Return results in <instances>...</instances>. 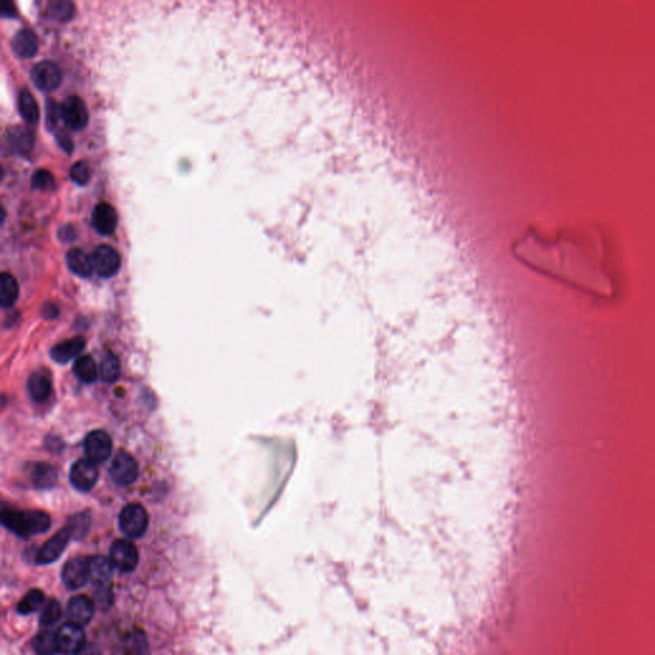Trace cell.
Instances as JSON below:
<instances>
[{
    "label": "cell",
    "mask_w": 655,
    "mask_h": 655,
    "mask_svg": "<svg viewBox=\"0 0 655 655\" xmlns=\"http://www.w3.org/2000/svg\"><path fill=\"white\" fill-rule=\"evenodd\" d=\"M92 226L99 233L108 236L116 231L118 215L116 209L108 202H99L92 210Z\"/></svg>",
    "instance_id": "cell-13"
},
{
    "label": "cell",
    "mask_w": 655,
    "mask_h": 655,
    "mask_svg": "<svg viewBox=\"0 0 655 655\" xmlns=\"http://www.w3.org/2000/svg\"><path fill=\"white\" fill-rule=\"evenodd\" d=\"M49 11L54 19L68 21L74 16V4L68 0H58L49 3Z\"/></svg>",
    "instance_id": "cell-29"
},
{
    "label": "cell",
    "mask_w": 655,
    "mask_h": 655,
    "mask_svg": "<svg viewBox=\"0 0 655 655\" xmlns=\"http://www.w3.org/2000/svg\"><path fill=\"white\" fill-rule=\"evenodd\" d=\"M69 176L74 179L76 184H86L90 178H91V171H90V166H87L86 161H82V160H79L76 161L74 166H71L69 169Z\"/></svg>",
    "instance_id": "cell-30"
},
{
    "label": "cell",
    "mask_w": 655,
    "mask_h": 655,
    "mask_svg": "<svg viewBox=\"0 0 655 655\" xmlns=\"http://www.w3.org/2000/svg\"><path fill=\"white\" fill-rule=\"evenodd\" d=\"M94 601L85 595H77L68 601L67 616L72 624L85 626L94 616Z\"/></svg>",
    "instance_id": "cell-14"
},
{
    "label": "cell",
    "mask_w": 655,
    "mask_h": 655,
    "mask_svg": "<svg viewBox=\"0 0 655 655\" xmlns=\"http://www.w3.org/2000/svg\"><path fill=\"white\" fill-rule=\"evenodd\" d=\"M149 516L141 504H129L119 514V527L131 539H139L146 533Z\"/></svg>",
    "instance_id": "cell-2"
},
{
    "label": "cell",
    "mask_w": 655,
    "mask_h": 655,
    "mask_svg": "<svg viewBox=\"0 0 655 655\" xmlns=\"http://www.w3.org/2000/svg\"><path fill=\"white\" fill-rule=\"evenodd\" d=\"M100 375L105 383H114L121 375L119 360L113 354H106L100 364Z\"/></svg>",
    "instance_id": "cell-25"
},
{
    "label": "cell",
    "mask_w": 655,
    "mask_h": 655,
    "mask_svg": "<svg viewBox=\"0 0 655 655\" xmlns=\"http://www.w3.org/2000/svg\"><path fill=\"white\" fill-rule=\"evenodd\" d=\"M12 137L14 139V141H12L13 146L21 153L29 151L32 146V135L29 129L19 127L16 132H12Z\"/></svg>",
    "instance_id": "cell-31"
},
{
    "label": "cell",
    "mask_w": 655,
    "mask_h": 655,
    "mask_svg": "<svg viewBox=\"0 0 655 655\" xmlns=\"http://www.w3.org/2000/svg\"><path fill=\"white\" fill-rule=\"evenodd\" d=\"M61 118L68 129L79 131L89 122V111L84 100L80 96L71 95L63 100L61 106Z\"/></svg>",
    "instance_id": "cell-5"
},
{
    "label": "cell",
    "mask_w": 655,
    "mask_h": 655,
    "mask_svg": "<svg viewBox=\"0 0 655 655\" xmlns=\"http://www.w3.org/2000/svg\"><path fill=\"white\" fill-rule=\"evenodd\" d=\"M34 650L37 655H54L61 651L56 634L51 631H44L34 639Z\"/></svg>",
    "instance_id": "cell-24"
},
{
    "label": "cell",
    "mask_w": 655,
    "mask_h": 655,
    "mask_svg": "<svg viewBox=\"0 0 655 655\" xmlns=\"http://www.w3.org/2000/svg\"><path fill=\"white\" fill-rule=\"evenodd\" d=\"M92 266L101 278L116 276L121 269V256L109 245H99L91 255Z\"/></svg>",
    "instance_id": "cell-7"
},
{
    "label": "cell",
    "mask_w": 655,
    "mask_h": 655,
    "mask_svg": "<svg viewBox=\"0 0 655 655\" xmlns=\"http://www.w3.org/2000/svg\"><path fill=\"white\" fill-rule=\"evenodd\" d=\"M61 579L67 588L76 590L85 586L86 582L91 579L90 559L84 557L69 559L63 567Z\"/></svg>",
    "instance_id": "cell-8"
},
{
    "label": "cell",
    "mask_w": 655,
    "mask_h": 655,
    "mask_svg": "<svg viewBox=\"0 0 655 655\" xmlns=\"http://www.w3.org/2000/svg\"><path fill=\"white\" fill-rule=\"evenodd\" d=\"M71 534L68 531L67 527L59 530L58 533L48 540L45 544L37 551L36 562L40 564H51L61 557V553L66 549L68 541L71 539Z\"/></svg>",
    "instance_id": "cell-11"
},
{
    "label": "cell",
    "mask_w": 655,
    "mask_h": 655,
    "mask_svg": "<svg viewBox=\"0 0 655 655\" xmlns=\"http://www.w3.org/2000/svg\"><path fill=\"white\" fill-rule=\"evenodd\" d=\"M32 186L37 190H50L54 186V178L46 169H39L32 177Z\"/></svg>",
    "instance_id": "cell-32"
},
{
    "label": "cell",
    "mask_w": 655,
    "mask_h": 655,
    "mask_svg": "<svg viewBox=\"0 0 655 655\" xmlns=\"http://www.w3.org/2000/svg\"><path fill=\"white\" fill-rule=\"evenodd\" d=\"M58 116H61V109L56 108L54 100H48V103H46V122L49 126L51 124V127H54Z\"/></svg>",
    "instance_id": "cell-34"
},
{
    "label": "cell",
    "mask_w": 655,
    "mask_h": 655,
    "mask_svg": "<svg viewBox=\"0 0 655 655\" xmlns=\"http://www.w3.org/2000/svg\"><path fill=\"white\" fill-rule=\"evenodd\" d=\"M31 481L36 488L48 489L53 488L58 479V472L56 467L45 462H39L32 466L31 469Z\"/></svg>",
    "instance_id": "cell-17"
},
{
    "label": "cell",
    "mask_w": 655,
    "mask_h": 655,
    "mask_svg": "<svg viewBox=\"0 0 655 655\" xmlns=\"http://www.w3.org/2000/svg\"><path fill=\"white\" fill-rule=\"evenodd\" d=\"M74 655H101V651L99 650L98 646L85 644L80 650H77Z\"/></svg>",
    "instance_id": "cell-35"
},
{
    "label": "cell",
    "mask_w": 655,
    "mask_h": 655,
    "mask_svg": "<svg viewBox=\"0 0 655 655\" xmlns=\"http://www.w3.org/2000/svg\"><path fill=\"white\" fill-rule=\"evenodd\" d=\"M58 637V644L59 649L63 653H76L85 645V632L82 627L76 624H66L61 626V629L56 632Z\"/></svg>",
    "instance_id": "cell-12"
},
{
    "label": "cell",
    "mask_w": 655,
    "mask_h": 655,
    "mask_svg": "<svg viewBox=\"0 0 655 655\" xmlns=\"http://www.w3.org/2000/svg\"><path fill=\"white\" fill-rule=\"evenodd\" d=\"M61 616V608L59 601L56 599H50L41 609L40 614V624L43 626L54 625L59 621Z\"/></svg>",
    "instance_id": "cell-28"
},
{
    "label": "cell",
    "mask_w": 655,
    "mask_h": 655,
    "mask_svg": "<svg viewBox=\"0 0 655 655\" xmlns=\"http://www.w3.org/2000/svg\"><path fill=\"white\" fill-rule=\"evenodd\" d=\"M1 524L12 533L27 538L48 531L51 520L49 514L41 511L4 509L1 512Z\"/></svg>",
    "instance_id": "cell-1"
},
{
    "label": "cell",
    "mask_w": 655,
    "mask_h": 655,
    "mask_svg": "<svg viewBox=\"0 0 655 655\" xmlns=\"http://www.w3.org/2000/svg\"><path fill=\"white\" fill-rule=\"evenodd\" d=\"M85 339L82 337H74L67 339L64 342L58 343L50 351V356L53 360H56L59 364H66L71 361L74 357L80 355L81 352L85 349Z\"/></svg>",
    "instance_id": "cell-15"
},
{
    "label": "cell",
    "mask_w": 655,
    "mask_h": 655,
    "mask_svg": "<svg viewBox=\"0 0 655 655\" xmlns=\"http://www.w3.org/2000/svg\"><path fill=\"white\" fill-rule=\"evenodd\" d=\"M99 471L96 464L89 459H79L69 471L71 484L80 491H89L98 483Z\"/></svg>",
    "instance_id": "cell-10"
},
{
    "label": "cell",
    "mask_w": 655,
    "mask_h": 655,
    "mask_svg": "<svg viewBox=\"0 0 655 655\" xmlns=\"http://www.w3.org/2000/svg\"><path fill=\"white\" fill-rule=\"evenodd\" d=\"M74 373L81 381L90 384L98 379V365L91 356H82L74 362Z\"/></svg>",
    "instance_id": "cell-22"
},
{
    "label": "cell",
    "mask_w": 655,
    "mask_h": 655,
    "mask_svg": "<svg viewBox=\"0 0 655 655\" xmlns=\"http://www.w3.org/2000/svg\"><path fill=\"white\" fill-rule=\"evenodd\" d=\"M58 140H59V144L61 146L66 150V151H71L74 149V145H72V141L68 136L64 135V132H61V136H58Z\"/></svg>",
    "instance_id": "cell-36"
},
{
    "label": "cell",
    "mask_w": 655,
    "mask_h": 655,
    "mask_svg": "<svg viewBox=\"0 0 655 655\" xmlns=\"http://www.w3.org/2000/svg\"><path fill=\"white\" fill-rule=\"evenodd\" d=\"M90 567H91V580L96 586H105L108 582L111 581V575H113V564L111 559L108 558L94 557L90 559Z\"/></svg>",
    "instance_id": "cell-20"
},
{
    "label": "cell",
    "mask_w": 655,
    "mask_h": 655,
    "mask_svg": "<svg viewBox=\"0 0 655 655\" xmlns=\"http://www.w3.org/2000/svg\"><path fill=\"white\" fill-rule=\"evenodd\" d=\"M95 604L100 609H106L113 604V595H111V589L108 585L105 586H98V590L95 593Z\"/></svg>",
    "instance_id": "cell-33"
},
{
    "label": "cell",
    "mask_w": 655,
    "mask_h": 655,
    "mask_svg": "<svg viewBox=\"0 0 655 655\" xmlns=\"http://www.w3.org/2000/svg\"><path fill=\"white\" fill-rule=\"evenodd\" d=\"M44 600H45V595H44L41 590H37V589L30 590L24 596V599L19 601V606H17V611L21 614H25V616L32 612H36L37 609L43 606Z\"/></svg>",
    "instance_id": "cell-26"
},
{
    "label": "cell",
    "mask_w": 655,
    "mask_h": 655,
    "mask_svg": "<svg viewBox=\"0 0 655 655\" xmlns=\"http://www.w3.org/2000/svg\"><path fill=\"white\" fill-rule=\"evenodd\" d=\"M67 265L72 273L82 278L91 276L94 270L91 257L87 256L80 249H71L67 252Z\"/></svg>",
    "instance_id": "cell-19"
},
{
    "label": "cell",
    "mask_w": 655,
    "mask_h": 655,
    "mask_svg": "<svg viewBox=\"0 0 655 655\" xmlns=\"http://www.w3.org/2000/svg\"><path fill=\"white\" fill-rule=\"evenodd\" d=\"M113 443L111 436L103 430H94L86 435L84 452L86 459L94 464H101L111 457Z\"/></svg>",
    "instance_id": "cell-3"
},
{
    "label": "cell",
    "mask_w": 655,
    "mask_h": 655,
    "mask_svg": "<svg viewBox=\"0 0 655 655\" xmlns=\"http://www.w3.org/2000/svg\"><path fill=\"white\" fill-rule=\"evenodd\" d=\"M68 531L74 539H82L90 529V517L89 514H80L74 516L68 521Z\"/></svg>",
    "instance_id": "cell-27"
},
{
    "label": "cell",
    "mask_w": 655,
    "mask_h": 655,
    "mask_svg": "<svg viewBox=\"0 0 655 655\" xmlns=\"http://www.w3.org/2000/svg\"><path fill=\"white\" fill-rule=\"evenodd\" d=\"M109 559L113 567L121 572H131L139 564V551L129 540H116L109 551Z\"/></svg>",
    "instance_id": "cell-4"
},
{
    "label": "cell",
    "mask_w": 655,
    "mask_h": 655,
    "mask_svg": "<svg viewBox=\"0 0 655 655\" xmlns=\"http://www.w3.org/2000/svg\"><path fill=\"white\" fill-rule=\"evenodd\" d=\"M19 288L16 278L9 273H1L0 276V305L11 307L19 299Z\"/></svg>",
    "instance_id": "cell-21"
},
{
    "label": "cell",
    "mask_w": 655,
    "mask_h": 655,
    "mask_svg": "<svg viewBox=\"0 0 655 655\" xmlns=\"http://www.w3.org/2000/svg\"><path fill=\"white\" fill-rule=\"evenodd\" d=\"M39 43L34 31L29 29L19 30L12 40V49L17 56L31 58L36 54Z\"/></svg>",
    "instance_id": "cell-16"
},
{
    "label": "cell",
    "mask_w": 655,
    "mask_h": 655,
    "mask_svg": "<svg viewBox=\"0 0 655 655\" xmlns=\"http://www.w3.org/2000/svg\"><path fill=\"white\" fill-rule=\"evenodd\" d=\"M19 113L26 122L37 123L40 118V111L36 100L27 89H22L19 94Z\"/></svg>",
    "instance_id": "cell-23"
},
{
    "label": "cell",
    "mask_w": 655,
    "mask_h": 655,
    "mask_svg": "<svg viewBox=\"0 0 655 655\" xmlns=\"http://www.w3.org/2000/svg\"><path fill=\"white\" fill-rule=\"evenodd\" d=\"M111 476L121 486L134 484L139 476V465L127 452H118L111 461Z\"/></svg>",
    "instance_id": "cell-6"
},
{
    "label": "cell",
    "mask_w": 655,
    "mask_h": 655,
    "mask_svg": "<svg viewBox=\"0 0 655 655\" xmlns=\"http://www.w3.org/2000/svg\"><path fill=\"white\" fill-rule=\"evenodd\" d=\"M27 388H29L31 399L37 404H41L49 399L53 386H51L49 376H46L45 374L34 373L29 378Z\"/></svg>",
    "instance_id": "cell-18"
},
{
    "label": "cell",
    "mask_w": 655,
    "mask_h": 655,
    "mask_svg": "<svg viewBox=\"0 0 655 655\" xmlns=\"http://www.w3.org/2000/svg\"><path fill=\"white\" fill-rule=\"evenodd\" d=\"M31 79L37 89L43 91H53L61 85V68L54 61H39L31 71Z\"/></svg>",
    "instance_id": "cell-9"
}]
</instances>
